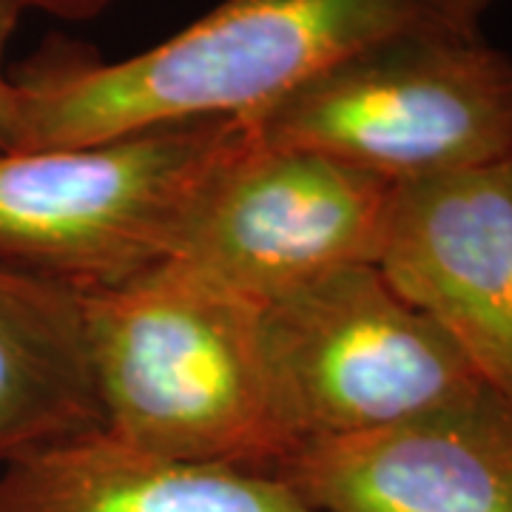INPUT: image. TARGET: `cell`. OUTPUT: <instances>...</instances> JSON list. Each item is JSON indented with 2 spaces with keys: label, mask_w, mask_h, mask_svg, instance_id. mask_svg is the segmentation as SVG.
<instances>
[{
  "label": "cell",
  "mask_w": 512,
  "mask_h": 512,
  "mask_svg": "<svg viewBox=\"0 0 512 512\" xmlns=\"http://www.w3.org/2000/svg\"><path fill=\"white\" fill-rule=\"evenodd\" d=\"M80 299L109 436L151 456L265 476L296 450L265 353L262 305L177 259Z\"/></svg>",
  "instance_id": "2"
},
{
  "label": "cell",
  "mask_w": 512,
  "mask_h": 512,
  "mask_svg": "<svg viewBox=\"0 0 512 512\" xmlns=\"http://www.w3.org/2000/svg\"><path fill=\"white\" fill-rule=\"evenodd\" d=\"M114 3L117 0H18L23 12H43L49 18L74 20V23L103 15Z\"/></svg>",
  "instance_id": "12"
},
{
  "label": "cell",
  "mask_w": 512,
  "mask_h": 512,
  "mask_svg": "<svg viewBox=\"0 0 512 512\" xmlns=\"http://www.w3.org/2000/svg\"><path fill=\"white\" fill-rule=\"evenodd\" d=\"M254 146L248 117H202L0 151V262L77 293L120 288L177 256L211 188Z\"/></svg>",
  "instance_id": "3"
},
{
  "label": "cell",
  "mask_w": 512,
  "mask_h": 512,
  "mask_svg": "<svg viewBox=\"0 0 512 512\" xmlns=\"http://www.w3.org/2000/svg\"><path fill=\"white\" fill-rule=\"evenodd\" d=\"M299 148L410 183L512 160V55L484 35L387 40L248 117Z\"/></svg>",
  "instance_id": "4"
},
{
  "label": "cell",
  "mask_w": 512,
  "mask_h": 512,
  "mask_svg": "<svg viewBox=\"0 0 512 512\" xmlns=\"http://www.w3.org/2000/svg\"><path fill=\"white\" fill-rule=\"evenodd\" d=\"M20 15L23 9L18 6V0H0V151L12 146L18 126V89L12 72L6 69V52L18 29Z\"/></svg>",
  "instance_id": "11"
},
{
  "label": "cell",
  "mask_w": 512,
  "mask_h": 512,
  "mask_svg": "<svg viewBox=\"0 0 512 512\" xmlns=\"http://www.w3.org/2000/svg\"><path fill=\"white\" fill-rule=\"evenodd\" d=\"M495 0H225L117 63L43 55L12 74L6 151H46L202 117H251L387 40L481 35Z\"/></svg>",
  "instance_id": "1"
},
{
  "label": "cell",
  "mask_w": 512,
  "mask_h": 512,
  "mask_svg": "<svg viewBox=\"0 0 512 512\" xmlns=\"http://www.w3.org/2000/svg\"><path fill=\"white\" fill-rule=\"evenodd\" d=\"M262 333L296 447L419 419L487 390L376 265H350L265 302Z\"/></svg>",
  "instance_id": "5"
},
{
  "label": "cell",
  "mask_w": 512,
  "mask_h": 512,
  "mask_svg": "<svg viewBox=\"0 0 512 512\" xmlns=\"http://www.w3.org/2000/svg\"><path fill=\"white\" fill-rule=\"evenodd\" d=\"M393 185L325 154L256 140L211 188L174 259L265 305L319 276L373 265Z\"/></svg>",
  "instance_id": "6"
},
{
  "label": "cell",
  "mask_w": 512,
  "mask_h": 512,
  "mask_svg": "<svg viewBox=\"0 0 512 512\" xmlns=\"http://www.w3.org/2000/svg\"><path fill=\"white\" fill-rule=\"evenodd\" d=\"M274 478L316 512H512V402L487 387L419 419L308 441Z\"/></svg>",
  "instance_id": "8"
},
{
  "label": "cell",
  "mask_w": 512,
  "mask_h": 512,
  "mask_svg": "<svg viewBox=\"0 0 512 512\" xmlns=\"http://www.w3.org/2000/svg\"><path fill=\"white\" fill-rule=\"evenodd\" d=\"M103 430L83 299L0 262V464Z\"/></svg>",
  "instance_id": "10"
},
{
  "label": "cell",
  "mask_w": 512,
  "mask_h": 512,
  "mask_svg": "<svg viewBox=\"0 0 512 512\" xmlns=\"http://www.w3.org/2000/svg\"><path fill=\"white\" fill-rule=\"evenodd\" d=\"M373 265L512 402V160L393 185Z\"/></svg>",
  "instance_id": "7"
},
{
  "label": "cell",
  "mask_w": 512,
  "mask_h": 512,
  "mask_svg": "<svg viewBox=\"0 0 512 512\" xmlns=\"http://www.w3.org/2000/svg\"><path fill=\"white\" fill-rule=\"evenodd\" d=\"M0 512H316L265 473L151 456L89 430L0 464Z\"/></svg>",
  "instance_id": "9"
}]
</instances>
